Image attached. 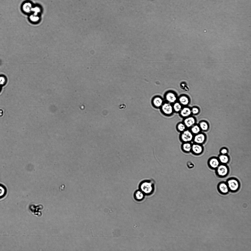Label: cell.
<instances>
[{
  "label": "cell",
  "mask_w": 251,
  "mask_h": 251,
  "mask_svg": "<svg viewBox=\"0 0 251 251\" xmlns=\"http://www.w3.org/2000/svg\"><path fill=\"white\" fill-rule=\"evenodd\" d=\"M179 103L182 105L186 106L189 103V100L186 96H182L180 97L179 99Z\"/></svg>",
  "instance_id": "17"
},
{
  "label": "cell",
  "mask_w": 251,
  "mask_h": 251,
  "mask_svg": "<svg viewBox=\"0 0 251 251\" xmlns=\"http://www.w3.org/2000/svg\"><path fill=\"white\" fill-rule=\"evenodd\" d=\"M202 147L200 144H195L192 145L191 152L194 155H199L203 152Z\"/></svg>",
  "instance_id": "6"
},
{
  "label": "cell",
  "mask_w": 251,
  "mask_h": 251,
  "mask_svg": "<svg viewBox=\"0 0 251 251\" xmlns=\"http://www.w3.org/2000/svg\"><path fill=\"white\" fill-rule=\"evenodd\" d=\"M220 163L218 158L216 157H212L210 158L208 162L209 166L213 169H216L220 164Z\"/></svg>",
  "instance_id": "8"
},
{
  "label": "cell",
  "mask_w": 251,
  "mask_h": 251,
  "mask_svg": "<svg viewBox=\"0 0 251 251\" xmlns=\"http://www.w3.org/2000/svg\"><path fill=\"white\" fill-rule=\"evenodd\" d=\"M161 107L162 112L166 115H170L173 112V106L169 103H165L163 104Z\"/></svg>",
  "instance_id": "5"
},
{
  "label": "cell",
  "mask_w": 251,
  "mask_h": 251,
  "mask_svg": "<svg viewBox=\"0 0 251 251\" xmlns=\"http://www.w3.org/2000/svg\"><path fill=\"white\" fill-rule=\"evenodd\" d=\"M229 191L235 192L239 189L240 187L239 182L235 178L229 179L226 182Z\"/></svg>",
  "instance_id": "2"
},
{
  "label": "cell",
  "mask_w": 251,
  "mask_h": 251,
  "mask_svg": "<svg viewBox=\"0 0 251 251\" xmlns=\"http://www.w3.org/2000/svg\"><path fill=\"white\" fill-rule=\"evenodd\" d=\"M173 110L175 112H180L182 108V105L179 103L175 102L173 106Z\"/></svg>",
  "instance_id": "18"
},
{
  "label": "cell",
  "mask_w": 251,
  "mask_h": 251,
  "mask_svg": "<svg viewBox=\"0 0 251 251\" xmlns=\"http://www.w3.org/2000/svg\"><path fill=\"white\" fill-rule=\"evenodd\" d=\"M205 139V135L203 134H198L194 138V141L195 144H201L203 143Z\"/></svg>",
  "instance_id": "10"
},
{
  "label": "cell",
  "mask_w": 251,
  "mask_h": 251,
  "mask_svg": "<svg viewBox=\"0 0 251 251\" xmlns=\"http://www.w3.org/2000/svg\"><path fill=\"white\" fill-rule=\"evenodd\" d=\"M1 86L0 85V91H1Z\"/></svg>",
  "instance_id": "28"
},
{
  "label": "cell",
  "mask_w": 251,
  "mask_h": 251,
  "mask_svg": "<svg viewBox=\"0 0 251 251\" xmlns=\"http://www.w3.org/2000/svg\"><path fill=\"white\" fill-rule=\"evenodd\" d=\"M186 127L184 124L182 123H179L177 126V128L178 131L181 132H183L186 130Z\"/></svg>",
  "instance_id": "20"
},
{
  "label": "cell",
  "mask_w": 251,
  "mask_h": 251,
  "mask_svg": "<svg viewBox=\"0 0 251 251\" xmlns=\"http://www.w3.org/2000/svg\"><path fill=\"white\" fill-rule=\"evenodd\" d=\"M216 172L218 175L221 177L227 176L229 172V169L226 164H220L216 168Z\"/></svg>",
  "instance_id": "3"
},
{
  "label": "cell",
  "mask_w": 251,
  "mask_h": 251,
  "mask_svg": "<svg viewBox=\"0 0 251 251\" xmlns=\"http://www.w3.org/2000/svg\"><path fill=\"white\" fill-rule=\"evenodd\" d=\"M166 99L167 101L170 104L175 103L177 100L176 95L172 92L167 93L166 96Z\"/></svg>",
  "instance_id": "11"
},
{
  "label": "cell",
  "mask_w": 251,
  "mask_h": 251,
  "mask_svg": "<svg viewBox=\"0 0 251 251\" xmlns=\"http://www.w3.org/2000/svg\"><path fill=\"white\" fill-rule=\"evenodd\" d=\"M200 129L204 131H206L208 128V124L205 122H203L200 123Z\"/></svg>",
  "instance_id": "21"
},
{
  "label": "cell",
  "mask_w": 251,
  "mask_h": 251,
  "mask_svg": "<svg viewBox=\"0 0 251 251\" xmlns=\"http://www.w3.org/2000/svg\"><path fill=\"white\" fill-rule=\"evenodd\" d=\"M153 103L156 107L159 108L161 107L163 104V100L160 97H156L153 99Z\"/></svg>",
  "instance_id": "14"
},
{
  "label": "cell",
  "mask_w": 251,
  "mask_h": 251,
  "mask_svg": "<svg viewBox=\"0 0 251 251\" xmlns=\"http://www.w3.org/2000/svg\"><path fill=\"white\" fill-rule=\"evenodd\" d=\"M192 145L190 142L184 143L182 146L183 151L184 153H189L191 152Z\"/></svg>",
  "instance_id": "13"
},
{
  "label": "cell",
  "mask_w": 251,
  "mask_h": 251,
  "mask_svg": "<svg viewBox=\"0 0 251 251\" xmlns=\"http://www.w3.org/2000/svg\"><path fill=\"white\" fill-rule=\"evenodd\" d=\"M181 88L185 91H188L189 88L186 84L184 83H183L181 85Z\"/></svg>",
  "instance_id": "25"
},
{
  "label": "cell",
  "mask_w": 251,
  "mask_h": 251,
  "mask_svg": "<svg viewBox=\"0 0 251 251\" xmlns=\"http://www.w3.org/2000/svg\"><path fill=\"white\" fill-rule=\"evenodd\" d=\"M180 112L181 116L185 118L190 116L192 114L191 109L187 107L182 108Z\"/></svg>",
  "instance_id": "12"
},
{
  "label": "cell",
  "mask_w": 251,
  "mask_h": 251,
  "mask_svg": "<svg viewBox=\"0 0 251 251\" xmlns=\"http://www.w3.org/2000/svg\"><path fill=\"white\" fill-rule=\"evenodd\" d=\"M228 153V150L226 148H223L220 151L221 154L226 155H227Z\"/></svg>",
  "instance_id": "26"
},
{
  "label": "cell",
  "mask_w": 251,
  "mask_h": 251,
  "mask_svg": "<svg viewBox=\"0 0 251 251\" xmlns=\"http://www.w3.org/2000/svg\"><path fill=\"white\" fill-rule=\"evenodd\" d=\"M221 164H227L229 161V158L227 155H220L218 158Z\"/></svg>",
  "instance_id": "15"
},
{
  "label": "cell",
  "mask_w": 251,
  "mask_h": 251,
  "mask_svg": "<svg viewBox=\"0 0 251 251\" xmlns=\"http://www.w3.org/2000/svg\"><path fill=\"white\" fill-rule=\"evenodd\" d=\"M200 127L197 125H195L191 127V132L193 134H197L200 132Z\"/></svg>",
  "instance_id": "19"
},
{
  "label": "cell",
  "mask_w": 251,
  "mask_h": 251,
  "mask_svg": "<svg viewBox=\"0 0 251 251\" xmlns=\"http://www.w3.org/2000/svg\"><path fill=\"white\" fill-rule=\"evenodd\" d=\"M139 189L145 195H150L153 194L155 189V184L151 180H145L140 182L139 185Z\"/></svg>",
  "instance_id": "1"
},
{
  "label": "cell",
  "mask_w": 251,
  "mask_h": 251,
  "mask_svg": "<svg viewBox=\"0 0 251 251\" xmlns=\"http://www.w3.org/2000/svg\"><path fill=\"white\" fill-rule=\"evenodd\" d=\"M195 123V120L193 117L189 116L185 118L184 120V123L188 128L191 127Z\"/></svg>",
  "instance_id": "7"
},
{
  "label": "cell",
  "mask_w": 251,
  "mask_h": 251,
  "mask_svg": "<svg viewBox=\"0 0 251 251\" xmlns=\"http://www.w3.org/2000/svg\"><path fill=\"white\" fill-rule=\"evenodd\" d=\"M180 138L184 143L190 142L193 140V134L190 130H187L182 132Z\"/></svg>",
  "instance_id": "4"
},
{
  "label": "cell",
  "mask_w": 251,
  "mask_h": 251,
  "mask_svg": "<svg viewBox=\"0 0 251 251\" xmlns=\"http://www.w3.org/2000/svg\"><path fill=\"white\" fill-rule=\"evenodd\" d=\"M6 190L4 186L0 185V197H3L6 194Z\"/></svg>",
  "instance_id": "22"
},
{
  "label": "cell",
  "mask_w": 251,
  "mask_h": 251,
  "mask_svg": "<svg viewBox=\"0 0 251 251\" xmlns=\"http://www.w3.org/2000/svg\"><path fill=\"white\" fill-rule=\"evenodd\" d=\"M218 187L219 192L222 194H227L229 191L226 182H222L220 183L219 184Z\"/></svg>",
  "instance_id": "9"
},
{
  "label": "cell",
  "mask_w": 251,
  "mask_h": 251,
  "mask_svg": "<svg viewBox=\"0 0 251 251\" xmlns=\"http://www.w3.org/2000/svg\"><path fill=\"white\" fill-rule=\"evenodd\" d=\"M7 81L6 78L5 76H0V85L2 86L5 84Z\"/></svg>",
  "instance_id": "23"
},
{
  "label": "cell",
  "mask_w": 251,
  "mask_h": 251,
  "mask_svg": "<svg viewBox=\"0 0 251 251\" xmlns=\"http://www.w3.org/2000/svg\"><path fill=\"white\" fill-rule=\"evenodd\" d=\"M145 195L139 189L136 190L134 194V196L136 199L137 200H142L144 198Z\"/></svg>",
  "instance_id": "16"
},
{
  "label": "cell",
  "mask_w": 251,
  "mask_h": 251,
  "mask_svg": "<svg viewBox=\"0 0 251 251\" xmlns=\"http://www.w3.org/2000/svg\"><path fill=\"white\" fill-rule=\"evenodd\" d=\"M187 165L188 167L189 168H192L194 166V165L190 162H188L187 163Z\"/></svg>",
  "instance_id": "27"
},
{
  "label": "cell",
  "mask_w": 251,
  "mask_h": 251,
  "mask_svg": "<svg viewBox=\"0 0 251 251\" xmlns=\"http://www.w3.org/2000/svg\"><path fill=\"white\" fill-rule=\"evenodd\" d=\"M192 114L194 115H196L199 112V109L196 107H193L191 109Z\"/></svg>",
  "instance_id": "24"
}]
</instances>
